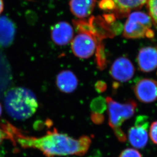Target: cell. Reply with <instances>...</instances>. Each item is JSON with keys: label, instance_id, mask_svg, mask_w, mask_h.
<instances>
[{"label": "cell", "instance_id": "1", "mask_svg": "<svg viewBox=\"0 0 157 157\" xmlns=\"http://www.w3.org/2000/svg\"><path fill=\"white\" fill-rule=\"evenodd\" d=\"M1 127L6 138L19 144L22 148L39 150L47 157L82 156L87 153L92 142L88 136L83 135L78 139H74L66 134L58 132L56 128L42 136L34 137L25 135L9 122L2 123Z\"/></svg>", "mask_w": 157, "mask_h": 157}, {"label": "cell", "instance_id": "2", "mask_svg": "<svg viewBox=\"0 0 157 157\" xmlns=\"http://www.w3.org/2000/svg\"><path fill=\"white\" fill-rule=\"evenodd\" d=\"M6 112L14 120L24 121L31 117L38 107L37 98L29 89L17 87L8 91L4 98Z\"/></svg>", "mask_w": 157, "mask_h": 157}, {"label": "cell", "instance_id": "3", "mask_svg": "<svg viewBox=\"0 0 157 157\" xmlns=\"http://www.w3.org/2000/svg\"><path fill=\"white\" fill-rule=\"evenodd\" d=\"M78 33L72 42V49L76 56L87 59L93 56L97 47V43L102 42L95 29L89 21H74Z\"/></svg>", "mask_w": 157, "mask_h": 157}, {"label": "cell", "instance_id": "4", "mask_svg": "<svg viewBox=\"0 0 157 157\" xmlns=\"http://www.w3.org/2000/svg\"><path fill=\"white\" fill-rule=\"evenodd\" d=\"M106 100L108 108V124L118 140L121 142H125L126 136L121 127L124 121L131 118L134 114L137 103L132 100L120 103L109 97H107Z\"/></svg>", "mask_w": 157, "mask_h": 157}, {"label": "cell", "instance_id": "5", "mask_svg": "<svg viewBox=\"0 0 157 157\" xmlns=\"http://www.w3.org/2000/svg\"><path fill=\"white\" fill-rule=\"evenodd\" d=\"M152 19L144 12L135 11L129 15L124 29L123 35L129 39L149 38L154 36L151 29Z\"/></svg>", "mask_w": 157, "mask_h": 157}, {"label": "cell", "instance_id": "6", "mask_svg": "<svg viewBox=\"0 0 157 157\" xmlns=\"http://www.w3.org/2000/svg\"><path fill=\"white\" fill-rule=\"evenodd\" d=\"M149 126L148 117L145 116L137 117L134 126L128 131V140L131 144L136 148H144L148 142Z\"/></svg>", "mask_w": 157, "mask_h": 157}, {"label": "cell", "instance_id": "7", "mask_svg": "<svg viewBox=\"0 0 157 157\" xmlns=\"http://www.w3.org/2000/svg\"><path fill=\"white\" fill-rule=\"evenodd\" d=\"M134 92L141 102H153L157 99V82L151 79H141L134 86Z\"/></svg>", "mask_w": 157, "mask_h": 157}, {"label": "cell", "instance_id": "8", "mask_svg": "<svg viewBox=\"0 0 157 157\" xmlns=\"http://www.w3.org/2000/svg\"><path fill=\"white\" fill-rule=\"evenodd\" d=\"M135 69L128 58H117L111 66L110 73L113 78L118 82H127L134 76Z\"/></svg>", "mask_w": 157, "mask_h": 157}, {"label": "cell", "instance_id": "9", "mask_svg": "<svg viewBox=\"0 0 157 157\" xmlns=\"http://www.w3.org/2000/svg\"><path fill=\"white\" fill-rule=\"evenodd\" d=\"M138 66L141 71L150 72L157 67V49L153 47H145L140 50L137 56Z\"/></svg>", "mask_w": 157, "mask_h": 157}, {"label": "cell", "instance_id": "10", "mask_svg": "<svg viewBox=\"0 0 157 157\" xmlns=\"http://www.w3.org/2000/svg\"><path fill=\"white\" fill-rule=\"evenodd\" d=\"M73 34L72 27L66 21H61L56 24L52 31V40L59 45L68 44L72 40Z\"/></svg>", "mask_w": 157, "mask_h": 157}, {"label": "cell", "instance_id": "11", "mask_svg": "<svg viewBox=\"0 0 157 157\" xmlns=\"http://www.w3.org/2000/svg\"><path fill=\"white\" fill-rule=\"evenodd\" d=\"M148 0H112L114 4V15L118 18L127 16L129 12L139 9L147 3Z\"/></svg>", "mask_w": 157, "mask_h": 157}, {"label": "cell", "instance_id": "12", "mask_svg": "<svg viewBox=\"0 0 157 157\" xmlns=\"http://www.w3.org/2000/svg\"><path fill=\"white\" fill-rule=\"evenodd\" d=\"M56 83L59 90L65 93H71L78 86V79L75 75L69 70L63 71L56 77Z\"/></svg>", "mask_w": 157, "mask_h": 157}, {"label": "cell", "instance_id": "13", "mask_svg": "<svg viewBox=\"0 0 157 157\" xmlns=\"http://www.w3.org/2000/svg\"><path fill=\"white\" fill-rule=\"evenodd\" d=\"M13 22L6 17H0V46L7 47L12 43L15 37Z\"/></svg>", "mask_w": 157, "mask_h": 157}, {"label": "cell", "instance_id": "14", "mask_svg": "<svg viewBox=\"0 0 157 157\" xmlns=\"http://www.w3.org/2000/svg\"><path fill=\"white\" fill-rule=\"evenodd\" d=\"M96 5V0H70L71 12L80 18L89 17L93 12Z\"/></svg>", "mask_w": 157, "mask_h": 157}, {"label": "cell", "instance_id": "15", "mask_svg": "<svg viewBox=\"0 0 157 157\" xmlns=\"http://www.w3.org/2000/svg\"><path fill=\"white\" fill-rule=\"evenodd\" d=\"M107 107L106 100L102 97H98L94 99L90 103V110L93 113L103 114Z\"/></svg>", "mask_w": 157, "mask_h": 157}, {"label": "cell", "instance_id": "16", "mask_svg": "<svg viewBox=\"0 0 157 157\" xmlns=\"http://www.w3.org/2000/svg\"><path fill=\"white\" fill-rule=\"evenodd\" d=\"M147 4L150 16L157 27V0H148Z\"/></svg>", "mask_w": 157, "mask_h": 157}, {"label": "cell", "instance_id": "17", "mask_svg": "<svg viewBox=\"0 0 157 157\" xmlns=\"http://www.w3.org/2000/svg\"><path fill=\"white\" fill-rule=\"evenodd\" d=\"M119 157H142L140 153L134 148H126L122 151Z\"/></svg>", "mask_w": 157, "mask_h": 157}, {"label": "cell", "instance_id": "18", "mask_svg": "<svg viewBox=\"0 0 157 157\" xmlns=\"http://www.w3.org/2000/svg\"><path fill=\"white\" fill-rule=\"evenodd\" d=\"M150 136L152 141L157 145V121L153 122L151 125Z\"/></svg>", "mask_w": 157, "mask_h": 157}, {"label": "cell", "instance_id": "19", "mask_svg": "<svg viewBox=\"0 0 157 157\" xmlns=\"http://www.w3.org/2000/svg\"><path fill=\"white\" fill-rule=\"evenodd\" d=\"M91 119L95 124H100L104 122V117L103 114L91 113Z\"/></svg>", "mask_w": 157, "mask_h": 157}, {"label": "cell", "instance_id": "20", "mask_svg": "<svg viewBox=\"0 0 157 157\" xmlns=\"http://www.w3.org/2000/svg\"><path fill=\"white\" fill-rule=\"evenodd\" d=\"M95 88L97 91L99 93H103L105 92L107 89V85L105 82L102 81H99L96 83Z\"/></svg>", "mask_w": 157, "mask_h": 157}, {"label": "cell", "instance_id": "21", "mask_svg": "<svg viewBox=\"0 0 157 157\" xmlns=\"http://www.w3.org/2000/svg\"><path fill=\"white\" fill-rule=\"evenodd\" d=\"M5 138H6V134L1 129H0V144H1Z\"/></svg>", "mask_w": 157, "mask_h": 157}, {"label": "cell", "instance_id": "22", "mask_svg": "<svg viewBox=\"0 0 157 157\" xmlns=\"http://www.w3.org/2000/svg\"><path fill=\"white\" fill-rule=\"evenodd\" d=\"M3 10V3L2 0H0V14Z\"/></svg>", "mask_w": 157, "mask_h": 157}, {"label": "cell", "instance_id": "23", "mask_svg": "<svg viewBox=\"0 0 157 157\" xmlns=\"http://www.w3.org/2000/svg\"><path fill=\"white\" fill-rule=\"evenodd\" d=\"M2 113V107L1 104H0V117L1 116Z\"/></svg>", "mask_w": 157, "mask_h": 157}]
</instances>
